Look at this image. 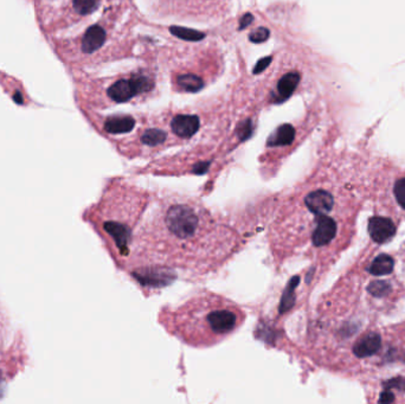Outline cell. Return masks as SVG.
Instances as JSON below:
<instances>
[{
	"instance_id": "obj_3",
	"label": "cell",
	"mask_w": 405,
	"mask_h": 404,
	"mask_svg": "<svg viewBox=\"0 0 405 404\" xmlns=\"http://www.w3.org/2000/svg\"><path fill=\"white\" fill-rule=\"evenodd\" d=\"M154 195L150 190L124 179H112L107 183L99 200L86 212L88 222L120 270H126L131 241Z\"/></svg>"
},
{
	"instance_id": "obj_5",
	"label": "cell",
	"mask_w": 405,
	"mask_h": 404,
	"mask_svg": "<svg viewBox=\"0 0 405 404\" xmlns=\"http://www.w3.org/2000/svg\"><path fill=\"white\" fill-rule=\"evenodd\" d=\"M397 231V226L392 219L383 216H376L370 219L369 233L376 243L383 244L390 241Z\"/></svg>"
},
{
	"instance_id": "obj_10",
	"label": "cell",
	"mask_w": 405,
	"mask_h": 404,
	"mask_svg": "<svg viewBox=\"0 0 405 404\" xmlns=\"http://www.w3.org/2000/svg\"><path fill=\"white\" fill-rule=\"evenodd\" d=\"M300 82V75L298 73H289L282 77L278 83V101L282 103L289 96H292Z\"/></svg>"
},
{
	"instance_id": "obj_11",
	"label": "cell",
	"mask_w": 405,
	"mask_h": 404,
	"mask_svg": "<svg viewBox=\"0 0 405 404\" xmlns=\"http://www.w3.org/2000/svg\"><path fill=\"white\" fill-rule=\"evenodd\" d=\"M295 139V128L292 125H282L278 127L271 138L268 140V146H288L294 142Z\"/></svg>"
},
{
	"instance_id": "obj_9",
	"label": "cell",
	"mask_w": 405,
	"mask_h": 404,
	"mask_svg": "<svg viewBox=\"0 0 405 404\" xmlns=\"http://www.w3.org/2000/svg\"><path fill=\"white\" fill-rule=\"evenodd\" d=\"M135 120L131 117H112L106 121L105 129L110 134L129 133L134 128Z\"/></svg>"
},
{
	"instance_id": "obj_2",
	"label": "cell",
	"mask_w": 405,
	"mask_h": 404,
	"mask_svg": "<svg viewBox=\"0 0 405 404\" xmlns=\"http://www.w3.org/2000/svg\"><path fill=\"white\" fill-rule=\"evenodd\" d=\"M247 312L215 292H198L175 306H165L158 321L168 335L194 349L218 345L245 325Z\"/></svg>"
},
{
	"instance_id": "obj_1",
	"label": "cell",
	"mask_w": 405,
	"mask_h": 404,
	"mask_svg": "<svg viewBox=\"0 0 405 404\" xmlns=\"http://www.w3.org/2000/svg\"><path fill=\"white\" fill-rule=\"evenodd\" d=\"M131 241L126 270H175L204 277L241 248V235L201 202L175 193L154 195Z\"/></svg>"
},
{
	"instance_id": "obj_16",
	"label": "cell",
	"mask_w": 405,
	"mask_h": 404,
	"mask_svg": "<svg viewBox=\"0 0 405 404\" xmlns=\"http://www.w3.org/2000/svg\"><path fill=\"white\" fill-rule=\"evenodd\" d=\"M100 0H74V8L80 15H89L99 8Z\"/></svg>"
},
{
	"instance_id": "obj_21",
	"label": "cell",
	"mask_w": 405,
	"mask_h": 404,
	"mask_svg": "<svg viewBox=\"0 0 405 404\" xmlns=\"http://www.w3.org/2000/svg\"><path fill=\"white\" fill-rule=\"evenodd\" d=\"M252 16L250 13H247V15L243 16L242 18L241 24H240V29H245L247 26L252 23Z\"/></svg>"
},
{
	"instance_id": "obj_15",
	"label": "cell",
	"mask_w": 405,
	"mask_h": 404,
	"mask_svg": "<svg viewBox=\"0 0 405 404\" xmlns=\"http://www.w3.org/2000/svg\"><path fill=\"white\" fill-rule=\"evenodd\" d=\"M131 88L134 91L135 95L143 94V93H147V91H152L154 87V82L151 77L146 76V75H134L131 77Z\"/></svg>"
},
{
	"instance_id": "obj_4",
	"label": "cell",
	"mask_w": 405,
	"mask_h": 404,
	"mask_svg": "<svg viewBox=\"0 0 405 404\" xmlns=\"http://www.w3.org/2000/svg\"><path fill=\"white\" fill-rule=\"evenodd\" d=\"M383 347V342L380 333L370 332L363 335L357 342H354L352 347L353 356L360 359H369L371 357L378 356V352Z\"/></svg>"
},
{
	"instance_id": "obj_12",
	"label": "cell",
	"mask_w": 405,
	"mask_h": 404,
	"mask_svg": "<svg viewBox=\"0 0 405 404\" xmlns=\"http://www.w3.org/2000/svg\"><path fill=\"white\" fill-rule=\"evenodd\" d=\"M394 268V259L387 254H380L370 265L369 273L376 277H383V275L392 273Z\"/></svg>"
},
{
	"instance_id": "obj_20",
	"label": "cell",
	"mask_w": 405,
	"mask_h": 404,
	"mask_svg": "<svg viewBox=\"0 0 405 404\" xmlns=\"http://www.w3.org/2000/svg\"><path fill=\"white\" fill-rule=\"evenodd\" d=\"M270 62H271V57H266V59H261L257 64H256L255 69H254V73L259 74L263 70L266 69V67L269 66Z\"/></svg>"
},
{
	"instance_id": "obj_18",
	"label": "cell",
	"mask_w": 405,
	"mask_h": 404,
	"mask_svg": "<svg viewBox=\"0 0 405 404\" xmlns=\"http://www.w3.org/2000/svg\"><path fill=\"white\" fill-rule=\"evenodd\" d=\"M394 193L398 204L405 209V177L397 179V182L394 184Z\"/></svg>"
},
{
	"instance_id": "obj_17",
	"label": "cell",
	"mask_w": 405,
	"mask_h": 404,
	"mask_svg": "<svg viewBox=\"0 0 405 404\" xmlns=\"http://www.w3.org/2000/svg\"><path fill=\"white\" fill-rule=\"evenodd\" d=\"M171 33L179 38L187 40H199L205 37L204 33L196 31V30L184 29V28H178V26L171 28Z\"/></svg>"
},
{
	"instance_id": "obj_14",
	"label": "cell",
	"mask_w": 405,
	"mask_h": 404,
	"mask_svg": "<svg viewBox=\"0 0 405 404\" xmlns=\"http://www.w3.org/2000/svg\"><path fill=\"white\" fill-rule=\"evenodd\" d=\"M177 84L183 91H189V93H197L203 88L204 82L201 77L194 76V75H183V76H179L177 79Z\"/></svg>"
},
{
	"instance_id": "obj_8",
	"label": "cell",
	"mask_w": 405,
	"mask_h": 404,
	"mask_svg": "<svg viewBox=\"0 0 405 404\" xmlns=\"http://www.w3.org/2000/svg\"><path fill=\"white\" fill-rule=\"evenodd\" d=\"M134 95L135 93L129 80L117 81L108 89V96L115 103H127Z\"/></svg>"
},
{
	"instance_id": "obj_13",
	"label": "cell",
	"mask_w": 405,
	"mask_h": 404,
	"mask_svg": "<svg viewBox=\"0 0 405 404\" xmlns=\"http://www.w3.org/2000/svg\"><path fill=\"white\" fill-rule=\"evenodd\" d=\"M140 139L143 145L148 146V147H157V146L164 145L168 139V133L159 128H150L143 132Z\"/></svg>"
},
{
	"instance_id": "obj_7",
	"label": "cell",
	"mask_w": 405,
	"mask_h": 404,
	"mask_svg": "<svg viewBox=\"0 0 405 404\" xmlns=\"http://www.w3.org/2000/svg\"><path fill=\"white\" fill-rule=\"evenodd\" d=\"M106 31L99 25L90 26L84 33L82 40V50L86 54H93L102 47L106 40Z\"/></svg>"
},
{
	"instance_id": "obj_6",
	"label": "cell",
	"mask_w": 405,
	"mask_h": 404,
	"mask_svg": "<svg viewBox=\"0 0 405 404\" xmlns=\"http://www.w3.org/2000/svg\"><path fill=\"white\" fill-rule=\"evenodd\" d=\"M201 127L199 117L189 114H179L173 117L171 128L177 137L182 139H190L194 137Z\"/></svg>"
},
{
	"instance_id": "obj_19",
	"label": "cell",
	"mask_w": 405,
	"mask_h": 404,
	"mask_svg": "<svg viewBox=\"0 0 405 404\" xmlns=\"http://www.w3.org/2000/svg\"><path fill=\"white\" fill-rule=\"evenodd\" d=\"M269 35V30L266 29V28H259V29L254 30L249 35V40H252V43H262V42H266L268 40Z\"/></svg>"
}]
</instances>
